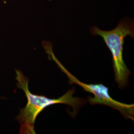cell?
I'll list each match as a JSON object with an SVG mask.
<instances>
[{"label":"cell","mask_w":134,"mask_h":134,"mask_svg":"<svg viewBox=\"0 0 134 134\" xmlns=\"http://www.w3.org/2000/svg\"><path fill=\"white\" fill-rule=\"evenodd\" d=\"M43 47L45 52L48 55V58L53 60L57 65L61 71L66 75L69 79V84H77L81 86L85 91L90 92L93 97L88 96L87 100L92 105L100 104L107 106L120 112L122 116L125 119H130L134 121V104H127L115 100L109 94V88L102 83L99 84H86L79 81L77 77L69 72L60 62L53 52L52 43L48 41H43Z\"/></svg>","instance_id":"3957f363"},{"label":"cell","mask_w":134,"mask_h":134,"mask_svg":"<svg viewBox=\"0 0 134 134\" xmlns=\"http://www.w3.org/2000/svg\"><path fill=\"white\" fill-rule=\"evenodd\" d=\"M18 82L17 86L23 90L27 99V103L24 108L20 109L19 115L15 118L20 125V133L35 134L34 123L38 115L48 106L57 104H63L70 106L73 109L71 116L75 117L78 110L87 102L83 98L74 97L76 92L75 87L58 98H50L45 96L34 94L29 89V79L25 77L23 72L15 70Z\"/></svg>","instance_id":"6da1fadb"},{"label":"cell","mask_w":134,"mask_h":134,"mask_svg":"<svg viewBox=\"0 0 134 134\" xmlns=\"http://www.w3.org/2000/svg\"><path fill=\"white\" fill-rule=\"evenodd\" d=\"M91 32L93 35L101 37L110 50L112 56V67L115 75V81L118 88L124 89L129 84V77L131 72L123 59V45L125 38L130 36L134 38V23L129 19L121 20L117 27L106 31L97 27H92Z\"/></svg>","instance_id":"7a4b0ae2"}]
</instances>
